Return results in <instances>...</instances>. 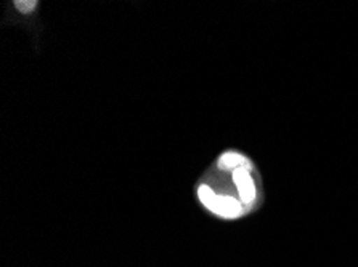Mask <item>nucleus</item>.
<instances>
[{
	"label": "nucleus",
	"mask_w": 358,
	"mask_h": 267,
	"mask_svg": "<svg viewBox=\"0 0 358 267\" xmlns=\"http://www.w3.org/2000/svg\"><path fill=\"white\" fill-rule=\"evenodd\" d=\"M198 197L210 213L224 218V220H236L246 213V206L240 200L230 197V195L215 194L208 184H201L198 188Z\"/></svg>",
	"instance_id": "nucleus-1"
},
{
	"label": "nucleus",
	"mask_w": 358,
	"mask_h": 267,
	"mask_svg": "<svg viewBox=\"0 0 358 267\" xmlns=\"http://www.w3.org/2000/svg\"><path fill=\"white\" fill-rule=\"evenodd\" d=\"M233 181L236 184L241 204L244 206L252 205L254 200H256L257 189L256 184H254V179L251 176L249 168H236V170H233Z\"/></svg>",
	"instance_id": "nucleus-2"
},
{
	"label": "nucleus",
	"mask_w": 358,
	"mask_h": 267,
	"mask_svg": "<svg viewBox=\"0 0 358 267\" xmlns=\"http://www.w3.org/2000/svg\"><path fill=\"white\" fill-rule=\"evenodd\" d=\"M217 167L220 170H236V168H249L251 170V162H249L246 157L241 154H236V152H225V154L220 155V159L217 160Z\"/></svg>",
	"instance_id": "nucleus-3"
},
{
	"label": "nucleus",
	"mask_w": 358,
	"mask_h": 267,
	"mask_svg": "<svg viewBox=\"0 0 358 267\" xmlns=\"http://www.w3.org/2000/svg\"><path fill=\"white\" fill-rule=\"evenodd\" d=\"M13 5H15V8L18 10L20 13L29 15V13H32L37 8V5H39V2H37V0H15Z\"/></svg>",
	"instance_id": "nucleus-4"
}]
</instances>
